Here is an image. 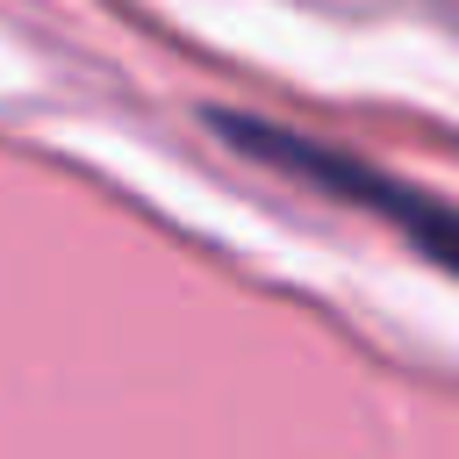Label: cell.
I'll use <instances>...</instances> for the list:
<instances>
[{"mask_svg": "<svg viewBox=\"0 0 459 459\" xmlns=\"http://www.w3.org/2000/svg\"><path fill=\"white\" fill-rule=\"evenodd\" d=\"M208 122H215V136L237 143L244 158L280 165V172H294V179H308V186H323V194H337V201H359V208L387 215L430 265L459 273V208H452V201H437V194H423V186H409V179H394V172H373V165H359V158H344V151H330V143H308V136H294V129L251 122V115H222V108H215Z\"/></svg>", "mask_w": 459, "mask_h": 459, "instance_id": "obj_1", "label": "cell"}]
</instances>
